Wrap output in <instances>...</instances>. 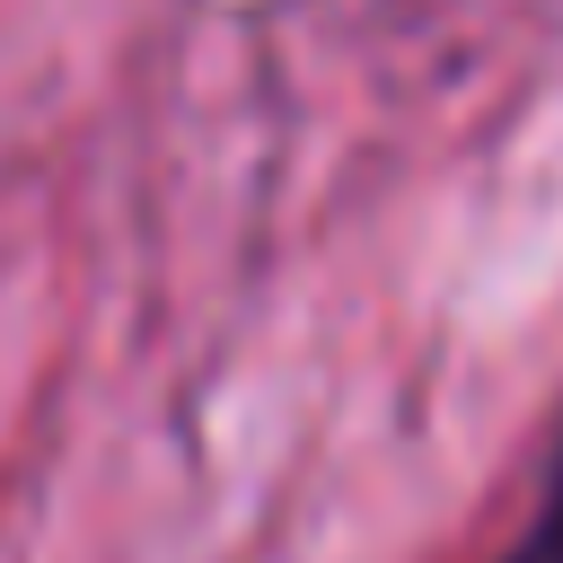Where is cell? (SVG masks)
I'll list each match as a JSON object with an SVG mask.
<instances>
[{
    "label": "cell",
    "instance_id": "cell-1",
    "mask_svg": "<svg viewBox=\"0 0 563 563\" xmlns=\"http://www.w3.org/2000/svg\"><path fill=\"white\" fill-rule=\"evenodd\" d=\"M501 563H563V440H554V466H545V493L528 510V528L501 545Z\"/></svg>",
    "mask_w": 563,
    "mask_h": 563
}]
</instances>
